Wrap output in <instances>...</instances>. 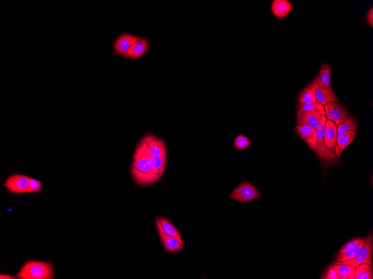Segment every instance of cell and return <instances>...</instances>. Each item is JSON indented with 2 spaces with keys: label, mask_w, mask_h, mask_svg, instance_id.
I'll return each mask as SVG.
<instances>
[{
  "label": "cell",
  "mask_w": 373,
  "mask_h": 279,
  "mask_svg": "<svg viewBox=\"0 0 373 279\" xmlns=\"http://www.w3.org/2000/svg\"><path fill=\"white\" fill-rule=\"evenodd\" d=\"M152 157L145 146L140 142L135 150L131 166L132 176L136 184L147 186L159 180L153 170Z\"/></svg>",
  "instance_id": "cell-1"
},
{
  "label": "cell",
  "mask_w": 373,
  "mask_h": 279,
  "mask_svg": "<svg viewBox=\"0 0 373 279\" xmlns=\"http://www.w3.org/2000/svg\"><path fill=\"white\" fill-rule=\"evenodd\" d=\"M17 277L22 279H51L53 278V268L49 263L29 261L22 266Z\"/></svg>",
  "instance_id": "cell-2"
},
{
  "label": "cell",
  "mask_w": 373,
  "mask_h": 279,
  "mask_svg": "<svg viewBox=\"0 0 373 279\" xmlns=\"http://www.w3.org/2000/svg\"><path fill=\"white\" fill-rule=\"evenodd\" d=\"M365 241V245H364L358 254L354 259L342 263L335 262L334 264L351 265V266L356 268L359 265L365 263L373 266V236L372 233H371L366 237Z\"/></svg>",
  "instance_id": "cell-3"
},
{
  "label": "cell",
  "mask_w": 373,
  "mask_h": 279,
  "mask_svg": "<svg viewBox=\"0 0 373 279\" xmlns=\"http://www.w3.org/2000/svg\"><path fill=\"white\" fill-rule=\"evenodd\" d=\"M326 121V118L325 116L322 115L320 125L318 126L316 130L317 138V154L322 161H334L337 159V158H336V155L334 153L331 152V151L327 148L324 140Z\"/></svg>",
  "instance_id": "cell-4"
},
{
  "label": "cell",
  "mask_w": 373,
  "mask_h": 279,
  "mask_svg": "<svg viewBox=\"0 0 373 279\" xmlns=\"http://www.w3.org/2000/svg\"><path fill=\"white\" fill-rule=\"evenodd\" d=\"M261 197V194L256 187L250 183L244 182L236 187L231 194L230 198L232 200L246 203L258 199Z\"/></svg>",
  "instance_id": "cell-5"
},
{
  "label": "cell",
  "mask_w": 373,
  "mask_h": 279,
  "mask_svg": "<svg viewBox=\"0 0 373 279\" xmlns=\"http://www.w3.org/2000/svg\"><path fill=\"white\" fill-rule=\"evenodd\" d=\"M30 177L15 174L7 177L3 186L8 192L16 194H28Z\"/></svg>",
  "instance_id": "cell-6"
},
{
  "label": "cell",
  "mask_w": 373,
  "mask_h": 279,
  "mask_svg": "<svg viewBox=\"0 0 373 279\" xmlns=\"http://www.w3.org/2000/svg\"><path fill=\"white\" fill-rule=\"evenodd\" d=\"M325 114L329 120L339 125L351 118L352 115L342 106L336 102H330L325 105Z\"/></svg>",
  "instance_id": "cell-7"
},
{
  "label": "cell",
  "mask_w": 373,
  "mask_h": 279,
  "mask_svg": "<svg viewBox=\"0 0 373 279\" xmlns=\"http://www.w3.org/2000/svg\"><path fill=\"white\" fill-rule=\"evenodd\" d=\"M140 142L145 146L152 156L167 155V150L165 141L154 135L145 136L141 140Z\"/></svg>",
  "instance_id": "cell-8"
},
{
  "label": "cell",
  "mask_w": 373,
  "mask_h": 279,
  "mask_svg": "<svg viewBox=\"0 0 373 279\" xmlns=\"http://www.w3.org/2000/svg\"><path fill=\"white\" fill-rule=\"evenodd\" d=\"M331 70L330 66L327 64L323 65L316 77V80L318 88L326 94L334 96L333 89L331 85Z\"/></svg>",
  "instance_id": "cell-9"
},
{
  "label": "cell",
  "mask_w": 373,
  "mask_h": 279,
  "mask_svg": "<svg viewBox=\"0 0 373 279\" xmlns=\"http://www.w3.org/2000/svg\"><path fill=\"white\" fill-rule=\"evenodd\" d=\"M297 134L308 144L314 152H317V138L316 130L307 125L297 126Z\"/></svg>",
  "instance_id": "cell-10"
},
{
  "label": "cell",
  "mask_w": 373,
  "mask_h": 279,
  "mask_svg": "<svg viewBox=\"0 0 373 279\" xmlns=\"http://www.w3.org/2000/svg\"><path fill=\"white\" fill-rule=\"evenodd\" d=\"M293 6L288 0H274L271 3V12L277 19H283L292 11Z\"/></svg>",
  "instance_id": "cell-11"
},
{
  "label": "cell",
  "mask_w": 373,
  "mask_h": 279,
  "mask_svg": "<svg viewBox=\"0 0 373 279\" xmlns=\"http://www.w3.org/2000/svg\"><path fill=\"white\" fill-rule=\"evenodd\" d=\"M140 38L130 34H123L117 39L114 44L115 53L120 56H124L129 50Z\"/></svg>",
  "instance_id": "cell-12"
},
{
  "label": "cell",
  "mask_w": 373,
  "mask_h": 279,
  "mask_svg": "<svg viewBox=\"0 0 373 279\" xmlns=\"http://www.w3.org/2000/svg\"><path fill=\"white\" fill-rule=\"evenodd\" d=\"M338 125L330 120L326 121L324 140L327 148L331 152L335 153V149L337 144L338 137Z\"/></svg>",
  "instance_id": "cell-13"
},
{
  "label": "cell",
  "mask_w": 373,
  "mask_h": 279,
  "mask_svg": "<svg viewBox=\"0 0 373 279\" xmlns=\"http://www.w3.org/2000/svg\"><path fill=\"white\" fill-rule=\"evenodd\" d=\"M322 114L317 109L304 112L297 120V126L307 125L317 130L321 120Z\"/></svg>",
  "instance_id": "cell-14"
},
{
  "label": "cell",
  "mask_w": 373,
  "mask_h": 279,
  "mask_svg": "<svg viewBox=\"0 0 373 279\" xmlns=\"http://www.w3.org/2000/svg\"><path fill=\"white\" fill-rule=\"evenodd\" d=\"M157 227L159 236L161 237L166 250L168 252H177L184 248L185 245L182 244L177 238L166 234L160 227L157 225Z\"/></svg>",
  "instance_id": "cell-15"
},
{
  "label": "cell",
  "mask_w": 373,
  "mask_h": 279,
  "mask_svg": "<svg viewBox=\"0 0 373 279\" xmlns=\"http://www.w3.org/2000/svg\"><path fill=\"white\" fill-rule=\"evenodd\" d=\"M149 48V42L147 39L140 38L135 42L124 56L131 59H138L144 56Z\"/></svg>",
  "instance_id": "cell-16"
},
{
  "label": "cell",
  "mask_w": 373,
  "mask_h": 279,
  "mask_svg": "<svg viewBox=\"0 0 373 279\" xmlns=\"http://www.w3.org/2000/svg\"><path fill=\"white\" fill-rule=\"evenodd\" d=\"M318 88V85L316 79H313L299 94L298 102L303 103H317L315 93Z\"/></svg>",
  "instance_id": "cell-17"
},
{
  "label": "cell",
  "mask_w": 373,
  "mask_h": 279,
  "mask_svg": "<svg viewBox=\"0 0 373 279\" xmlns=\"http://www.w3.org/2000/svg\"><path fill=\"white\" fill-rule=\"evenodd\" d=\"M156 224L157 226H159L161 228L162 231L165 232L166 234L175 237L179 240L182 244L185 245L183 238H182L179 231L177 230L174 225H172V224L170 221H168L167 219L164 217H158L157 218Z\"/></svg>",
  "instance_id": "cell-18"
},
{
  "label": "cell",
  "mask_w": 373,
  "mask_h": 279,
  "mask_svg": "<svg viewBox=\"0 0 373 279\" xmlns=\"http://www.w3.org/2000/svg\"><path fill=\"white\" fill-rule=\"evenodd\" d=\"M365 239H362L356 247H354L353 249L343 254H338L337 257L336 258L335 262L342 263L346 262V261L352 260L358 254L359 251H361L364 245H365Z\"/></svg>",
  "instance_id": "cell-19"
},
{
  "label": "cell",
  "mask_w": 373,
  "mask_h": 279,
  "mask_svg": "<svg viewBox=\"0 0 373 279\" xmlns=\"http://www.w3.org/2000/svg\"><path fill=\"white\" fill-rule=\"evenodd\" d=\"M167 155L160 156H152V163L154 172L160 180L165 171L167 163Z\"/></svg>",
  "instance_id": "cell-20"
},
{
  "label": "cell",
  "mask_w": 373,
  "mask_h": 279,
  "mask_svg": "<svg viewBox=\"0 0 373 279\" xmlns=\"http://www.w3.org/2000/svg\"><path fill=\"white\" fill-rule=\"evenodd\" d=\"M355 279H373V270L372 266L368 264H362L356 268Z\"/></svg>",
  "instance_id": "cell-21"
},
{
  "label": "cell",
  "mask_w": 373,
  "mask_h": 279,
  "mask_svg": "<svg viewBox=\"0 0 373 279\" xmlns=\"http://www.w3.org/2000/svg\"><path fill=\"white\" fill-rule=\"evenodd\" d=\"M356 133L353 131H349L344 132L343 134L338 136L337 144L339 148L342 151L348 147V146L353 142L356 139Z\"/></svg>",
  "instance_id": "cell-22"
},
{
  "label": "cell",
  "mask_w": 373,
  "mask_h": 279,
  "mask_svg": "<svg viewBox=\"0 0 373 279\" xmlns=\"http://www.w3.org/2000/svg\"><path fill=\"white\" fill-rule=\"evenodd\" d=\"M341 279H353L356 268L345 264H334Z\"/></svg>",
  "instance_id": "cell-23"
},
{
  "label": "cell",
  "mask_w": 373,
  "mask_h": 279,
  "mask_svg": "<svg viewBox=\"0 0 373 279\" xmlns=\"http://www.w3.org/2000/svg\"><path fill=\"white\" fill-rule=\"evenodd\" d=\"M349 131H353L354 132L357 131L356 122L353 118H349L348 120L340 123V124L338 126V135Z\"/></svg>",
  "instance_id": "cell-24"
},
{
  "label": "cell",
  "mask_w": 373,
  "mask_h": 279,
  "mask_svg": "<svg viewBox=\"0 0 373 279\" xmlns=\"http://www.w3.org/2000/svg\"><path fill=\"white\" fill-rule=\"evenodd\" d=\"M315 97L316 102L321 105H325L330 102H338L339 100L336 98V95L332 96L322 93L318 88L316 90Z\"/></svg>",
  "instance_id": "cell-25"
},
{
  "label": "cell",
  "mask_w": 373,
  "mask_h": 279,
  "mask_svg": "<svg viewBox=\"0 0 373 279\" xmlns=\"http://www.w3.org/2000/svg\"><path fill=\"white\" fill-rule=\"evenodd\" d=\"M252 142L247 137L243 135H239L235 139L234 141V147L240 150H243L247 149L250 145Z\"/></svg>",
  "instance_id": "cell-26"
},
{
  "label": "cell",
  "mask_w": 373,
  "mask_h": 279,
  "mask_svg": "<svg viewBox=\"0 0 373 279\" xmlns=\"http://www.w3.org/2000/svg\"><path fill=\"white\" fill-rule=\"evenodd\" d=\"M317 104V103H299L297 109V120H298L303 112L316 109Z\"/></svg>",
  "instance_id": "cell-27"
},
{
  "label": "cell",
  "mask_w": 373,
  "mask_h": 279,
  "mask_svg": "<svg viewBox=\"0 0 373 279\" xmlns=\"http://www.w3.org/2000/svg\"><path fill=\"white\" fill-rule=\"evenodd\" d=\"M321 279H341L334 264H331L325 270Z\"/></svg>",
  "instance_id": "cell-28"
},
{
  "label": "cell",
  "mask_w": 373,
  "mask_h": 279,
  "mask_svg": "<svg viewBox=\"0 0 373 279\" xmlns=\"http://www.w3.org/2000/svg\"><path fill=\"white\" fill-rule=\"evenodd\" d=\"M43 184L40 181L30 178L28 194L38 193L42 190Z\"/></svg>",
  "instance_id": "cell-29"
},
{
  "label": "cell",
  "mask_w": 373,
  "mask_h": 279,
  "mask_svg": "<svg viewBox=\"0 0 373 279\" xmlns=\"http://www.w3.org/2000/svg\"><path fill=\"white\" fill-rule=\"evenodd\" d=\"M361 238L358 237L348 241L347 243H346L342 246V248L340 249L338 251V254H343L353 249L354 247H356L359 243V242L361 241Z\"/></svg>",
  "instance_id": "cell-30"
},
{
  "label": "cell",
  "mask_w": 373,
  "mask_h": 279,
  "mask_svg": "<svg viewBox=\"0 0 373 279\" xmlns=\"http://www.w3.org/2000/svg\"><path fill=\"white\" fill-rule=\"evenodd\" d=\"M367 20L368 25L372 28L373 27V7H372L369 11H368L367 16Z\"/></svg>",
  "instance_id": "cell-31"
},
{
  "label": "cell",
  "mask_w": 373,
  "mask_h": 279,
  "mask_svg": "<svg viewBox=\"0 0 373 279\" xmlns=\"http://www.w3.org/2000/svg\"><path fill=\"white\" fill-rule=\"evenodd\" d=\"M0 279H15V278L11 277L10 276H7V275H1V276H0Z\"/></svg>",
  "instance_id": "cell-32"
}]
</instances>
